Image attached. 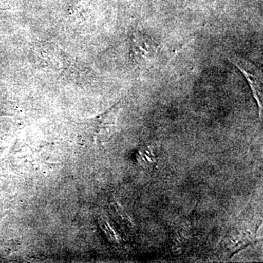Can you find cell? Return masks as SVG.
Returning <instances> with one entry per match:
<instances>
[{
  "label": "cell",
  "instance_id": "obj_2",
  "mask_svg": "<svg viewBox=\"0 0 263 263\" xmlns=\"http://www.w3.org/2000/svg\"><path fill=\"white\" fill-rule=\"evenodd\" d=\"M135 48L138 61L144 66L152 65L155 63L158 55V46L157 43L148 36L139 34L135 40Z\"/></svg>",
  "mask_w": 263,
  "mask_h": 263
},
{
  "label": "cell",
  "instance_id": "obj_1",
  "mask_svg": "<svg viewBox=\"0 0 263 263\" xmlns=\"http://www.w3.org/2000/svg\"><path fill=\"white\" fill-rule=\"evenodd\" d=\"M230 60L243 74L248 81L256 101L258 104L259 112L262 110V73L257 66L252 62L236 55L230 57Z\"/></svg>",
  "mask_w": 263,
  "mask_h": 263
}]
</instances>
